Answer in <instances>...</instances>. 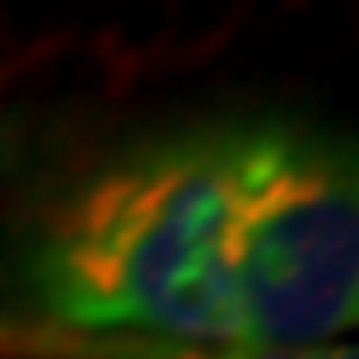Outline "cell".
Returning <instances> with one entry per match:
<instances>
[{
    "mask_svg": "<svg viewBox=\"0 0 359 359\" xmlns=\"http://www.w3.org/2000/svg\"><path fill=\"white\" fill-rule=\"evenodd\" d=\"M224 257L243 341L341 346L359 313L355 149L304 121H233Z\"/></svg>",
    "mask_w": 359,
    "mask_h": 359,
    "instance_id": "7a4b0ae2",
    "label": "cell"
},
{
    "mask_svg": "<svg viewBox=\"0 0 359 359\" xmlns=\"http://www.w3.org/2000/svg\"><path fill=\"white\" fill-rule=\"evenodd\" d=\"M0 355L14 359H359L355 346L280 350L252 341H149V336H70L0 318Z\"/></svg>",
    "mask_w": 359,
    "mask_h": 359,
    "instance_id": "3957f363",
    "label": "cell"
},
{
    "mask_svg": "<svg viewBox=\"0 0 359 359\" xmlns=\"http://www.w3.org/2000/svg\"><path fill=\"white\" fill-rule=\"evenodd\" d=\"M224 219L229 121L107 149L42 205L19 243L28 327L243 341Z\"/></svg>",
    "mask_w": 359,
    "mask_h": 359,
    "instance_id": "6da1fadb",
    "label": "cell"
}]
</instances>
